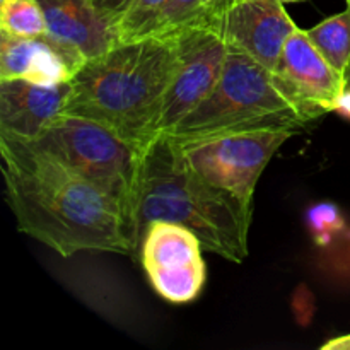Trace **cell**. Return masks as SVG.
<instances>
[{
  "label": "cell",
  "mask_w": 350,
  "mask_h": 350,
  "mask_svg": "<svg viewBox=\"0 0 350 350\" xmlns=\"http://www.w3.org/2000/svg\"><path fill=\"white\" fill-rule=\"evenodd\" d=\"M5 197L17 229L68 258L79 252L135 255L115 198L27 140L0 133Z\"/></svg>",
  "instance_id": "6da1fadb"
},
{
  "label": "cell",
  "mask_w": 350,
  "mask_h": 350,
  "mask_svg": "<svg viewBox=\"0 0 350 350\" xmlns=\"http://www.w3.org/2000/svg\"><path fill=\"white\" fill-rule=\"evenodd\" d=\"M178 58L176 33L118 41L79 68L64 115L101 123L147 149L159 137L161 111Z\"/></svg>",
  "instance_id": "7a4b0ae2"
},
{
  "label": "cell",
  "mask_w": 350,
  "mask_h": 350,
  "mask_svg": "<svg viewBox=\"0 0 350 350\" xmlns=\"http://www.w3.org/2000/svg\"><path fill=\"white\" fill-rule=\"evenodd\" d=\"M252 207L200 176L171 137H156L147 147L137 207L139 241L152 221L176 222L191 229L204 250L241 263L250 253Z\"/></svg>",
  "instance_id": "3957f363"
},
{
  "label": "cell",
  "mask_w": 350,
  "mask_h": 350,
  "mask_svg": "<svg viewBox=\"0 0 350 350\" xmlns=\"http://www.w3.org/2000/svg\"><path fill=\"white\" fill-rule=\"evenodd\" d=\"M317 118L275 72L229 43L224 70L211 94L163 135L190 144L255 130L297 133Z\"/></svg>",
  "instance_id": "277c9868"
},
{
  "label": "cell",
  "mask_w": 350,
  "mask_h": 350,
  "mask_svg": "<svg viewBox=\"0 0 350 350\" xmlns=\"http://www.w3.org/2000/svg\"><path fill=\"white\" fill-rule=\"evenodd\" d=\"M27 142L51 154L115 198L129 219L139 252L137 207L147 149L101 123L70 115L58 116L36 140Z\"/></svg>",
  "instance_id": "5b68a950"
},
{
  "label": "cell",
  "mask_w": 350,
  "mask_h": 350,
  "mask_svg": "<svg viewBox=\"0 0 350 350\" xmlns=\"http://www.w3.org/2000/svg\"><path fill=\"white\" fill-rule=\"evenodd\" d=\"M294 132L255 130L178 144L188 164L215 187L253 205L256 183L273 154Z\"/></svg>",
  "instance_id": "8992f818"
},
{
  "label": "cell",
  "mask_w": 350,
  "mask_h": 350,
  "mask_svg": "<svg viewBox=\"0 0 350 350\" xmlns=\"http://www.w3.org/2000/svg\"><path fill=\"white\" fill-rule=\"evenodd\" d=\"M200 238L187 226L152 221L140 241V262L152 289L164 301L187 304L202 294L207 280Z\"/></svg>",
  "instance_id": "52a82bcc"
},
{
  "label": "cell",
  "mask_w": 350,
  "mask_h": 350,
  "mask_svg": "<svg viewBox=\"0 0 350 350\" xmlns=\"http://www.w3.org/2000/svg\"><path fill=\"white\" fill-rule=\"evenodd\" d=\"M178 68L164 98L159 135L167 133L212 92L221 79L229 43L221 27L188 24L176 33Z\"/></svg>",
  "instance_id": "ba28073f"
},
{
  "label": "cell",
  "mask_w": 350,
  "mask_h": 350,
  "mask_svg": "<svg viewBox=\"0 0 350 350\" xmlns=\"http://www.w3.org/2000/svg\"><path fill=\"white\" fill-rule=\"evenodd\" d=\"M273 72L318 118L332 113L335 101L345 89L344 75L328 64L301 27L286 41Z\"/></svg>",
  "instance_id": "9c48e42d"
},
{
  "label": "cell",
  "mask_w": 350,
  "mask_h": 350,
  "mask_svg": "<svg viewBox=\"0 0 350 350\" xmlns=\"http://www.w3.org/2000/svg\"><path fill=\"white\" fill-rule=\"evenodd\" d=\"M297 24L280 0H236L222 21L226 40L275 70L282 48Z\"/></svg>",
  "instance_id": "30bf717a"
},
{
  "label": "cell",
  "mask_w": 350,
  "mask_h": 350,
  "mask_svg": "<svg viewBox=\"0 0 350 350\" xmlns=\"http://www.w3.org/2000/svg\"><path fill=\"white\" fill-rule=\"evenodd\" d=\"M84 64V55L48 33L38 38L0 33V81L24 79L41 85L65 84Z\"/></svg>",
  "instance_id": "8fae6325"
},
{
  "label": "cell",
  "mask_w": 350,
  "mask_h": 350,
  "mask_svg": "<svg viewBox=\"0 0 350 350\" xmlns=\"http://www.w3.org/2000/svg\"><path fill=\"white\" fill-rule=\"evenodd\" d=\"M70 82L41 85L24 79L0 81V133L36 140L50 123L64 115Z\"/></svg>",
  "instance_id": "7c38bea8"
},
{
  "label": "cell",
  "mask_w": 350,
  "mask_h": 350,
  "mask_svg": "<svg viewBox=\"0 0 350 350\" xmlns=\"http://www.w3.org/2000/svg\"><path fill=\"white\" fill-rule=\"evenodd\" d=\"M43 7L48 34L84 55L99 57L118 43L115 27L96 10L92 0H38Z\"/></svg>",
  "instance_id": "4fadbf2b"
},
{
  "label": "cell",
  "mask_w": 350,
  "mask_h": 350,
  "mask_svg": "<svg viewBox=\"0 0 350 350\" xmlns=\"http://www.w3.org/2000/svg\"><path fill=\"white\" fill-rule=\"evenodd\" d=\"M306 34L328 64L345 77L350 68V3L342 12L306 29Z\"/></svg>",
  "instance_id": "5bb4252c"
},
{
  "label": "cell",
  "mask_w": 350,
  "mask_h": 350,
  "mask_svg": "<svg viewBox=\"0 0 350 350\" xmlns=\"http://www.w3.org/2000/svg\"><path fill=\"white\" fill-rule=\"evenodd\" d=\"M0 33L21 38H38L48 33L46 17L38 0H2Z\"/></svg>",
  "instance_id": "9a60e30c"
},
{
  "label": "cell",
  "mask_w": 350,
  "mask_h": 350,
  "mask_svg": "<svg viewBox=\"0 0 350 350\" xmlns=\"http://www.w3.org/2000/svg\"><path fill=\"white\" fill-rule=\"evenodd\" d=\"M167 2L170 0H133L115 27L118 41L149 36Z\"/></svg>",
  "instance_id": "2e32d148"
},
{
  "label": "cell",
  "mask_w": 350,
  "mask_h": 350,
  "mask_svg": "<svg viewBox=\"0 0 350 350\" xmlns=\"http://www.w3.org/2000/svg\"><path fill=\"white\" fill-rule=\"evenodd\" d=\"M308 226H310L314 243L318 246H327L345 228V221L337 205L323 202L310 208Z\"/></svg>",
  "instance_id": "e0dca14e"
},
{
  "label": "cell",
  "mask_w": 350,
  "mask_h": 350,
  "mask_svg": "<svg viewBox=\"0 0 350 350\" xmlns=\"http://www.w3.org/2000/svg\"><path fill=\"white\" fill-rule=\"evenodd\" d=\"M200 10V0H170L150 34H173L195 23Z\"/></svg>",
  "instance_id": "ac0fdd59"
},
{
  "label": "cell",
  "mask_w": 350,
  "mask_h": 350,
  "mask_svg": "<svg viewBox=\"0 0 350 350\" xmlns=\"http://www.w3.org/2000/svg\"><path fill=\"white\" fill-rule=\"evenodd\" d=\"M234 2L236 0H200V10H198L195 23L208 24V26H215L222 29V21H224L226 14L229 12Z\"/></svg>",
  "instance_id": "d6986e66"
},
{
  "label": "cell",
  "mask_w": 350,
  "mask_h": 350,
  "mask_svg": "<svg viewBox=\"0 0 350 350\" xmlns=\"http://www.w3.org/2000/svg\"><path fill=\"white\" fill-rule=\"evenodd\" d=\"M132 2L133 0H92L96 10H98L113 27H116L118 21L122 19L123 14L129 10Z\"/></svg>",
  "instance_id": "ffe728a7"
},
{
  "label": "cell",
  "mask_w": 350,
  "mask_h": 350,
  "mask_svg": "<svg viewBox=\"0 0 350 350\" xmlns=\"http://www.w3.org/2000/svg\"><path fill=\"white\" fill-rule=\"evenodd\" d=\"M332 113H338L344 118L350 120V88H347V85H345V89L340 92L337 101H335Z\"/></svg>",
  "instance_id": "44dd1931"
},
{
  "label": "cell",
  "mask_w": 350,
  "mask_h": 350,
  "mask_svg": "<svg viewBox=\"0 0 350 350\" xmlns=\"http://www.w3.org/2000/svg\"><path fill=\"white\" fill-rule=\"evenodd\" d=\"M321 349L323 350H350V334L332 338V340H328L327 344L321 345Z\"/></svg>",
  "instance_id": "7402d4cb"
},
{
  "label": "cell",
  "mask_w": 350,
  "mask_h": 350,
  "mask_svg": "<svg viewBox=\"0 0 350 350\" xmlns=\"http://www.w3.org/2000/svg\"><path fill=\"white\" fill-rule=\"evenodd\" d=\"M280 2L284 3V5H287V3H297V2H306V0H280Z\"/></svg>",
  "instance_id": "603a6c76"
},
{
  "label": "cell",
  "mask_w": 350,
  "mask_h": 350,
  "mask_svg": "<svg viewBox=\"0 0 350 350\" xmlns=\"http://www.w3.org/2000/svg\"><path fill=\"white\" fill-rule=\"evenodd\" d=\"M345 85H347V88H350V68H349L347 75H345Z\"/></svg>",
  "instance_id": "cb8c5ba5"
},
{
  "label": "cell",
  "mask_w": 350,
  "mask_h": 350,
  "mask_svg": "<svg viewBox=\"0 0 350 350\" xmlns=\"http://www.w3.org/2000/svg\"><path fill=\"white\" fill-rule=\"evenodd\" d=\"M345 2H347V3H350V0H345Z\"/></svg>",
  "instance_id": "d4e9b609"
}]
</instances>
